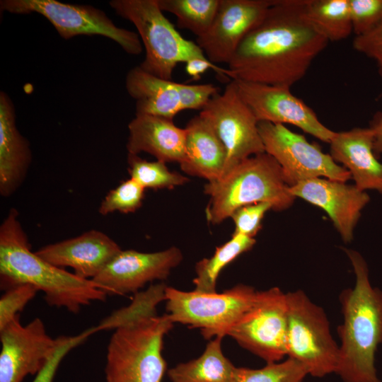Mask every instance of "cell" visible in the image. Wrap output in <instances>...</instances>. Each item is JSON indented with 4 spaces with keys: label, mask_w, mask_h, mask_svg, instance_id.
<instances>
[{
    "label": "cell",
    "mask_w": 382,
    "mask_h": 382,
    "mask_svg": "<svg viewBox=\"0 0 382 382\" xmlns=\"http://www.w3.org/2000/svg\"><path fill=\"white\" fill-rule=\"evenodd\" d=\"M305 0H274L239 44L228 69L231 80L291 88L328 40L307 20Z\"/></svg>",
    "instance_id": "6da1fadb"
},
{
    "label": "cell",
    "mask_w": 382,
    "mask_h": 382,
    "mask_svg": "<svg viewBox=\"0 0 382 382\" xmlns=\"http://www.w3.org/2000/svg\"><path fill=\"white\" fill-rule=\"evenodd\" d=\"M11 209L0 226V277L6 289L28 284L45 294L48 305L73 313L93 301H105L107 294L92 279L56 267L32 252L28 238Z\"/></svg>",
    "instance_id": "7a4b0ae2"
},
{
    "label": "cell",
    "mask_w": 382,
    "mask_h": 382,
    "mask_svg": "<svg viewBox=\"0 0 382 382\" xmlns=\"http://www.w3.org/2000/svg\"><path fill=\"white\" fill-rule=\"evenodd\" d=\"M354 269V287L340 294L343 322L337 328L340 338L336 374L343 382H382L375 366L382 344V290L374 287L368 265L357 251L345 249Z\"/></svg>",
    "instance_id": "3957f363"
},
{
    "label": "cell",
    "mask_w": 382,
    "mask_h": 382,
    "mask_svg": "<svg viewBox=\"0 0 382 382\" xmlns=\"http://www.w3.org/2000/svg\"><path fill=\"white\" fill-rule=\"evenodd\" d=\"M284 182L280 166L266 152L238 163L219 180L207 183L204 193L209 196L207 219L219 224L237 209L255 203L268 202L272 209L282 211L294 203V197Z\"/></svg>",
    "instance_id": "277c9868"
},
{
    "label": "cell",
    "mask_w": 382,
    "mask_h": 382,
    "mask_svg": "<svg viewBox=\"0 0 382 382\" xmlns=\"http://www.w3.org/2000/svg\"><path fill=\"white\" fill-rule=\"evenodd\" d=\"M173 324L167 314L156 315L115 330L107 349L106 382H161L163 339Z\"/></svg>",
    "instance_id": "5b68a950"
},
{
    "label": "cell",
    "mask_w": 382,
    "mask_h": 382,
    "mask_svg": "<svg viewBox=\"0 0 382 382\" xmlns=\"http://www.w3.org/2000/svg\"><path fill=\"white\" fill-rule=\"evenodd\" d=\"M117 15L132 22L145 47L139 65L144 71L171 80L178 63L205 55L198 45L185 39L163 14L157 0H113Z\"/></svg>",
    "instance_id": "8992f818"
},
{
    "label": "cell",
    "mask_w": 382,
    "mask_h": 382,
    "mask_svg": "<svg viewBox=\"0 0 382 382\" xmlns=\"http://www.w3.org/2000/svg\"><path fill=\"white\" fill-rule=\"evenodd\" d=\"M257 294L253 287L242 284L212 294L166 286L167 315L174 323L199 329L205 339L223 338L253 306Z\"/></svg>",
    "instance_id": "52a82bcc"
},
{
    "label": "cell",
    "mask_w": 382,
    "mask_h": 382,
    "mask_svg": "<svg viewBox=\"0 0 382 382\" xmlns=\"http://www.w3.org/2000/svg\"><path fill=\"white\" fill-rule=\"evenodd\" d=\"M288 357L302 364L313 377L336 373L340 347L324 310L301 290L286 293Z\"/></svg>",
    "instance_id": "ba28073f"
},
{
    "label": "cell",
    "mask_w": 382,
    "mask_h": 382,
    "mask_svg": "<svg viewBox=\"0 0 382 382\" xmlns=\"http://www.w3.org/2000/svg\"><path fill=\"white\" fill-rule=\"evenodd\" d=\"M0 8L16 14L39 13L64 39L79 35H99L114 40L129 54L139 55L143 50L137 33L116 26L103 11L90 5L56 0H1Z\"/></svg>",
    "instance_id": "9c48e42d"
},
{
    "label": "cell",
    "mask_w": 382,
    "mask_h": 382,
    "mask_svg": "<svg viewBox=\"0 0 382 382\" xmlns=\"http://www.w3.org/2000/svg\"><path fill=\"white\" fill-rule=\"evenodd\" d=\"M199 115L211 126L225 148L223 176L243 160L265 152L258 122L240 96L234 80L227 83L223 93L214 95Z\"/></svg>",
    "instance_id": "30bf717a"
},
{
    "label": "cell",
    "mask_w": 382,
    "mask_h": 382,
    "mask_svg": "<svg viewBox=\"0 0 382 382\" xmlns=\"http://www.w3.org/2000/svg\"><path fill=\"white\" fill-rule=\"evenodd\" d=\"M258 129L265 151L279 163L289 187L316 178L342 182L352 178L349 172L336 163L330 154L323 153L303 135L284 125L259 122Z\"/></svg>",
    "instance_id": "8fae6325"
},
{
    "label": "cell",
    "mask_w": 382,
    "mask_h": 382,
    "mask_svg": "<svg viewBox=\"0 0 382 382\" xmlns=\"http://www.w3.org/2000/svg\"><path fill=\"white\" fill-rule=\"evenodd\" d=\"M287 328L286 293L272 287L258 291L253 306L228 335L267 364L280 361L287 355Z\"/></svg>",
    "instance_id": "7c38bea8"
},
{
    "label": "cell",
    "mask_w": 382,
    "mask_h": 382,
    "mask_svg": "<svg viewBox=\"0 0 382 382\" xmlns=\"http://www.w3.org/2000/svg\"><path fill=\"white\" fill-rule=\"evenodd\" d=\"M234 81L240 96L258 122L294 125L330 144L335 132L325 126L314 111L291 92L290 88Z\"/></svg>",
    "instance_id": "4fadbf2b"
},
{
    "label": "cell",
    "mask_w": 382,
    "mask_h": 382,
    "mask_svg": "<svg viewBox=\"0 0 382 382\" xmlns=\"http://www.w3.org/2000/svg\"><path fill=\"white\" fill-rule=\"evenodd\" d=\"M0 382H22L37 374L56 346L39 318L23 325L18 316L0 330Z\"/></svg>",
    "instance_id": "5bb4252c"
},
{
    "label": "cell",
    "mask_w": 382,
    "mask_h": 382,
    "mask_svg": "<svg viewBox=\"0 0 382 382\" xmlns=\"http://www.w3.org/2000/svg\"><path fill=\"white\" fill-rule=\"evenodd\" d=\"M182 260L174 246L154 253L121 250L92 280L107 294H136L149 282L166 279Z\"/></svg>",
    "instance_id": "9a60e30c"
},
{
    "label": "cell",
    "mask_w": 382,
    "mask_h": 382,
    "mask_svg": "<svg viewBox=\"0 0 382 382\" xmlns=\"http://www.w3.org/2000/svg\"><path fill=\"white\" fill-rule=\"evenodd\" d=\"M274 0H219L214 21L197 44L214 64H228L241 42Z\"/></svg>",
    "instance_id": "2e32d148"
},
{
    "label": "cell",
    "mask_w": 382,
    "mask_h": 382,
    "mask_svg": "<svg viewBox=\"0 0 382 382\" xmlns=\"http://www.w3.org/2000/svg\"><path fill=\"white\" fill-rule=\"evenodd\" d=\"M289 190L294 197L325 211L345 243L352 240L361 210L370 200L369 195L355 185L325 178L301 181Z\"/></svg>",
    "instance_id": "e0dca14e"
},
{
    "label": "cell",
    "mask_w": 382,
    "mask_h": 382,
    "mask_svg": "<svg viewBox=\"0 0 382 382\" xmlns=\"http://www.w3.org/2000/svg\"><path fill=\"white\" fill-rule=\"evenodd\" d=\"M121 250L105 233L91 230L79 236L45 245L35 253L56 267H71L77 276L93 279Z\"/></svg>",
    "instance_id": "ac0fdd59"
},
{
    "label": "cell",
    "mask_w": 382,
    "mask_h": 382,
    "mask_svg": "<svg viewBox=\"0 0 382 382\" xmlns=\"http://www.w3.org/2000/svg\"><path fill=\"white\" fill-rule=\"evenodd\" d=\"M374 142L372 127L335 132L330 142V156L349 172L357 188L382 194V163L374 153Z\"/></svg>",
    "instance_id": "d6986e66"
},
{
    "label": "cell",
    "mask_w": 382,
    "mask_h": 382,
    "mask_svg": "<svg viewBox=\"0 0 382 382\" xmlns=\"http://www.w3.org/2000/svg\"><path fill=\"white\" fill-rule=\"evenodd\" d=\"M128 154L146 152L157 161L180 163L185 154L186 132L173 120L149 115L136 114L128 125Z\"/></svg>",
    "instance_id": "ffe728a7"
},
{
    "label": "cell",
    "mask_w": 382,
    "mask_h": 382,
    "mask_svg": "<svg viewBox=\"0 0 382 382\" xmlns=\"http://www.w3.org/2000/svg\"><path fill=\"white\" fill-rule=\"evenodd\" d=\"M29 144L16 124L14 105L0 93V193L11 196L21 185L31 162Z\"/></svg>",
    "instance_id": "44dd1931"
},
{
    "label": "cell",
    "mask_w": 382,
    "mask_h": 382,
    "mask_svg": "<svg viewBox=\"0 0 382 382\" xmlns=\"http://www.w3.org/2000/svg\"><path fill=\"white\" fill-rule=\"evenodd\" d=\"M185 147L181 170L192 176L204 178L207 183L223 176L226 152L211 126L199 115L192 118L186 127Z\"/></svg>",
    "instance_id": "7402d4cb"
},
{
    "label": "cell",
    "mask_w": 382,
    "mask_h": 382,
    "mask_svg": "<svg viewBox=\"0 0 382 382\" xmlns=\"http://www.w3.org/2000/svg\"><path fill=\"white\" fill-rule=\"evenodd\" d=\"M125 85L136 101V114L173 120L183 111L177 82L155 76L137 66L128 71Z\"/></svg>",
    "instance_id": "603a6c76"
},
{
    "label": "cell",
    "mask_w": 382,
    "mask_h": 382,
    "mask_svg": "<svg viewBox=\"0 0 382 382\" xmlns=\"http://www.w3.org/2000/svg\"><path fill=\"white\" fill-rule=\"evenodd\" d=\"M221 340L214 337L199 357L170 369L172 382H234L236 367L223 354Z\"/></svg>",
    "instance_id": "cb8c5ba5"
},
{
    "label": "cell",
    "mask_w": 382,
    "mask_h": 382,
    "mask_svg": "<svg viewBox=\"0 0 382 382\" xmlns=\"http://www.w3.org/2000/svg\"><path fill=\"white\" fill-rule=\"evenodd\" d=\"M304 13L328 42L342 40L353 32L349 0H305Z\"/></svg>",
    "instance_id": "d4e9b609"
},
{
    "label": "cell",
    "mask_w": 382,
    "mask_h": 382,
    "mask_svg": "<svg viewBox=\"0 0 382 382\" xmlns=\"http://www.w3.org/2000/svg\"><path fill=\"white\" fill-rule=\"evenodd\" d=\"M255 243L254 238L233 233L230 240L216 248L212 257L196 263L194 290L205 294L216 292L217 279L222 270L240 255L250 250Z\"/></svg>",
    "instance_id": "484cf974"
},
{
    "label": "cell",
    "mask_w": 382,
    "mask_h": 382,
    "mask_svg": "<svg viewBox=\"0 0 382 382\" xmlns=\"http://www.w3.org/2000/svg\"><path fill=\"white\" fill-rule=\"evenodd\" d=\"M166 286L164 283H158L134 294L129 306L112 312L93 326L95 332L116 330L141 318L157 315L156 306L166 300Z\"/></svg>",
    "instance_id": "4316f807"
},
{
    "label": "cell",
    "mask_w": 382,
    "mask_h": 382,
    "mask_svg": "<svg viewBox=\"0 0 382 382\" xmlns=\"http://www.w3.org/2000/svg\"><path fill=\"white\" fill-rule=\"evenodd\" d=\"M162 11L177 18L178 27L187 29L197 37L210 28L216 13L219 0H157Z\"/></svg>",
    "instance_id": "83f0119b"
},
{
    "label": "cell",
    "mask_w": 382,
    "mask_h": 382,
    "mask_svg": "<svg viewBox=\"0 0 382 382\" xmlns=\"http://www.w3.org/2000/svg\"><path fill=\"white\" fill-rule=\"evenodd\" d=\"M128 172L144 189H173L189 182V178L178 172L170 170L166 163L149 161L138 155H127Z\"/></svg>",
    "instance_id": "f1b7e54d"
},
{
    "label": "cell",
    "mask_w": 382,
    "mask_h": 382,
    "mask_svg": "<svg viewBox=\"0 0 382 382\" xmlns=\"http://www.w3.org/2000/svg\"><path fill=\"white\" fill-rule=\"evenodd\" d=\"M308 375L302 364L288 357L260 369L236 367L234 382H303Z\"/></svg>",
    "instance_id": "f546056e"
},
{
    "label": "cell",
    "mask_w": 382,
    "mask_h": 382,
    "mask_svg": "<svg viewBox=\"0 0 382 382\" xmlns=\"http://www.w3.org/2000/svg\"><path fill=\"white\" fill-rule=\"evenodd\" d=\"M145 190L134 180L129 178L109 191L101 202L98 212L107 215L115 212L132 213L142 204Z\"/></svg>",
    "instance_id": "4dcf8cb0"
},
{
    "label": "cell",
    "mask_w": 382,
    "mask_h": 382,
    "mask_svg": "<svg viewBox=\"0 0 382 382\" xmlns=\"http://www.w3.org/2000/svg\"><path fill=\"white\" fill-rule=\"evenodd\" d=\"M94 333L93 327H91L77 335H61L57 337L53 352L36 374L33 382H53L58 367L66 355Z\"/></svg>",
    "instance_id": "1f68e13d"
},
{
    "label": "cell",
    "mask_w": 382,
    "mask_h": 382,
    "mask_svg": "<svg viewBox=\"0 0 382 382\" xmlns=\"http://www.w3.org/2000/svg\"><path fill=\"white\" fill-rule=\"evenodd\" d=\"M38 291L28 284H18L6 289L0 299V330L19 316L25 306Z\"/></svg>",
    "instance_id": "d6a6232c"
},
{
    "label": "cell",
    "mask_w": 382,
    "mask_h": 382,
    "mask_svg": "<svg viewBox=\"0 0 382 382\" xmlns=\"http://www.w3.org/2000/svg\"><path fill=\"white\" fill-rule=\"evenodd\" d=\"M270 209H272V205L268 202L248 204L236 209L230 216L235 226L233 233L254 238L261 229L262 220Z\"/></svg>",
    "instance_id": "836d02e7"
},
{
    "label": "cell",
    "mask_w": 382,
    "mask_h": 382,
    "mask_svg": "<svg viewBox=\"0 0 382 382\" xmlns=\"http://www.w3.org/2000/svg\"><path fill=\"white\" fill-rule=\"evenodd\" d=\"M353 32L361 35L382 21V0H349Z\"/></svg>",
    "instance_id": "e575fe53"
},
{
    "label": "cell",
    "mask_w": 382,
    "mask_h": 382,
    "mask_svg": "<svg viewBox=\"0 0 382 382\" xmlns=\"http://www.w3.org/2000/svg\"><path fill=\"white\" fill-rule=\"evenodd\" d=\"M183 110H202L216 93L218 88L212 83L187 84L178 83Z\"/></svg>",
    "instance_id": "d590c367"
},
{
    "label": "cell",
    "mask_w": 382,
    "mask_h": 382,
    "mask_svg": "<svg viewBox=\"0 0 382 382\" xmlns=\"http://www.w3.org/2000/svg\"><path fill=\"white\" fill-rule=\"evenodd\" d=\"M355 50L374 59L382 66V21L353 40Z\"/></svg>",
    "instance_id": "8d00e7d4"
},
{
    "label": "cell",
    "mask_w": 382,
    "mask_h": 382,
    "mask_svg": "<svg viewBox=\"0 0 382 382\" xmlns=\"http://www.w3.org/2000/svg\"><path fill=\"white\" fill-rule=\"evenodd\" d=\"M185 64L187 74L195 81L199 79L201 76L209 69L213 70L224 79L231 80L232 78L231 72L228 69H223L212 63L206 55L191 58Z\"/></svg>",
    "instance_id": "74e56055"
},
{
    "label": "cell",
    "mask_w": 382,
    "mask_h": 382,
    "mask_svg": "<svg viewBox=\"0 0 382 382\" xmlns=\"http://www.w3.org/2000/svg\"><path fill=\"white\" fill-rule=\"evenodd\" d=\"M382 74V66L380 67ZM374 130V151L376 155H382V117L372 126Z\"/></svg>",
    "instance_id": "f35d334b"
}]
</instances>
